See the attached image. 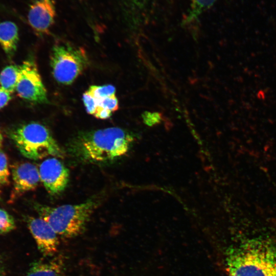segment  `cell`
I'll return each instance as SVG.
<instances>
[{
	"instance_id": "19",
	"label": "cell",
	"mask_w": 276,
	"mask_h": 276,
	"mask_svg": "<svg viewBox=\"0 0 276 276\" xmlns=\"http://www.w3.org/2000/svg\"><path fill=\"white\" fill-rule=\"evenodd\" d=\"M98 106L107 109L112 112L119 108V102L116 95L97 100Z\"/></svg>"
},
{
	"instance_id": "14",
	"label": "cell",
	"mask_w": 276,
	"mask_h": 276,
	"mask_svg": "<svg viewBox=\"0 0 276 276\" xmlns=\"http://www.w3.org/2000/svg\"><path fill=\"white\" fill-rule=\"evenodd\" d=\"M217 0H190V8L186 22H191L196 19L206 10L211 7Z\"/></svg>"
},
{
	"instance_id": "1",
	"label": "cell",
	"mask_w": 276,
	"mask_h": 276,
	"mask_svg": "<svg viewBox=\"0 0 276 276\" xmlns=\"http://www.w3.org/2000/svg\"><path fill=\"white\" fill-rule=\"evenodd\" d=\"M132 133L112 127L79 133L68 145V152L84 163L105 164L124 155L134 141Z\"/></svg>"
},
{
	"instance_id": "7",
	"label": "cell",
	"mask_w": 276,
	"mask_h": 276,
	"mask_svg": "<svg viewBox=\"0 0 276 276\" xmlns=\"http://www.w3.org/2000/svg\"><path fill=\"white\" fill-rule=\"evenodd\" d=\"M40 179L51 195L61 193L69 180V171L64 164L55 157L43 160L39 169Z\"/></svg>"
},
{
	"instance_id": "26",
	"label": "cell",
	"mask_w": 276,
	"mask_h": 276,
	"mask_svg": "<svg viewBox=\"0 0 276 276\" xmlns=\"http://www.w3.org/2000/svg\"><path fill=\"white\" fill-rule=\"evenodd\" d=\"M3 141V137L1 133L0 132V147L2 146Z\"/></svg>"
},
{
	"instance_id": "25",
	"label": "cell",
	"mask_w": 276,
	"mask_h": 276,
	"mask_svg": "<svg viewBox=\"0 0 276 276\" xmlns=\"http://www.w3.org/2000/svg\"><path fill=\"white\" fill-rule=\"evenodd\" d=\"M2 273H3L2 265L1 260L0 259V276H2Z\"/></svg>"
},
{
	"instance_id": "21",
	"label": "cell",
	"mask_w": 276,
	"mask_h": 276,
	"mask_svg": "<svg viewBox=\"0 0 276 276\" xmlns=\"http://www.w3.org/2000/svg\"><path fill=\"white\" fill-rule=\"evenodd\" d=\"M142 116L144 123L150 126L158 124L162 120V114L156 112L145 111Z\"/></svg>"
},
{
	"instance_id": "8",
	"label": "cell",
	"mask_w": 276,
	"mask_h": 276,
	"mask_svg": "<svg viewBox=\"0 0 276 276\" xmlns=\"http://www.w3.org/2000/svg\"><path fill=\"white\" fill-rule=\"evenodd\" d=\"M28 228L34 239L39 251L45 257L54 256L59 246L58 234L43 219L29 217Z\"/></svg>"
},
{
	"instance_id": "4",
	"label": "cell",
	"mask_w": 276,
	"mask_h": 276,
	"mask_svg": "<svg viewBox=\"0 0 276 276\" xmlns=\"http://www.w3.org/2000/svg\"><path fill=\"white\" fill-rule=\"evenodd\" d=\"M9 134L19 152L28 158L38 160L50 156H64L49 129L39 123L19 125L11 129Z\"/></svg>"
},
{
	"instance_id": "11",
	"label": "cell",
	"mask_w": 276,
	"mask_h": 276,
	"mask_svg": "<svg viewBox=\"0 0 276 276\" xmlns=\"http://www.w3.org/2000/svg\"><path fill=\"white\" fill-rule=\"evenodd\" d=\"M64 266V260L61 255L47 261H36L31 264L26 276H60Z\"/></svg>"
},
{
	"instance_id": "13",
	"label": "cell",
	"mask_w": 276,
	"mask_h": 276,
	"mask_svg": "<svg viewBox=\"0 0 276 276\" xmlns=\"http://www.w3.org/2000/svg\"><path fill=\"white\" fill-rule=\"evenodd\" d=\"M19 66L10 65L3 69L0 74V84L5 90L12 93L16 89Z\"/></svg>"
},
{
	"instance_id": "18",
	"label": "cell",
	"mask_w": 276,
	"mask_h": 276,
	"mask_svg": "<svg viewBox=\"0 0 276 276\" xmlns=\"http://www.w3.org/2000/svg\"><path fill=\"white\" fill-rule=\"evenodd\" d=\"M9 176L7 155L0 151V185H8L10 183Z\"/></svg>"
},
{
	"instance_id": "3",
	"label": "cell",
	"mask_w": 276,
	"mask_h": 276,
	"mask_svg": "<svg viewBox=\"0 0 276 276\" xmlns=\"http://www.w3.org/2000/svg\"><path fill=\"white\" fill-rule=\"evenodd\" d=\"M99 202V198L95 197L79 204L51 207L37 203L34 208L58 236L72 238L83 233Z\"/></svg>"
},
{
	"instance_id": "12",
	"label": "cell",
	"mask_w": 276,
	"mask_h": 276,
	"mask_svg": "<svg viewBox=\"0 0 276 276\" xmlns=\"http://www.w3.org/2000/svg\"><path fill=\"white\" fill-rule=\"evenodd\" d=\"M18 40V29L14 22H0V44L9 58H11L16 51Z\"/></svg>"
},
{
	"instance_id": "15",
	"label": "cell",
	"mask_w": 276,
	"mask_h": 276,
	"mask_svg": "<svg viewBox=\"0 0 276 276\" xmlns=\"http://www.w3.org/2000/svg\"><path fill=\"white\" fill-rule=\"evenodd\" d=\"M130 14L136 19H141L147 13L153 0H125Z\"/></svg>"
},
{
	"instance_id": "5",
	"label": "cell",
	"mask_w": 276,
	"mask_h": 276,
	"mask_svg": "<svg viewBox=\"0 0 276 276\" xmlns=\"http://www.w3.org/2000/svg\"><path fill=\"white\" fill-rule=\"evenodd\" d=\"M88 58L84 50L68 43L54 45L50 56L52 73L59 83H72L87 66Z\"/></svg>"
},
{
	"instance_id": "20",
	"label": "cell",
	"mask_w": 276,
	"mask_h": 276,
	"mask_svg": "<svg viewBox=\"0 0 276 276\" xmlns=\"http://www.w3.org/2000/svg\"><path fill=\"white\" fill-rule=\"evenodd\" d=\"M82 100L87 112L94 115L98 107L97 100L86 91L83 94Z\"/></svg>"
},
{
	"instance_id": "17",
	"label": "cell",
	"mask_w": 276,
	"mask_h": 276,
	"mask_svg": "<svg viewBox=\"0 0 276 276\" xmlns=\"http://www.w3.org/2000/svg\"><path fill=\"white\" fill-rule=\"evenodd\" d=\"M15 227L13 217L5 210L0 209V235L7 234L14 229Z\"/></svg>"
},
{
	"instance_id": "10",
	"label": "cell",
	"mask_w": 276,
	"mask_h": 276,
	"mask_svg": "<svg viewBox=\"0 0 276 276\" xmlns=\"http://www.w3.org/2000/svg\"><path fill=\"white\" fill-rule=\"evenodd\" d=\"M13 189L12 199L28 191L35 190L40 179L39 170L29 162H19L11 166Z\"/></svg>"
},
{
	"instance_id": "2",
	"label": "cell",
	"mask_w": 276,
	"mask_h": 276,
	"mask_svg": "<svg viewBox=\"0 0 276 276\" xmlns=\"http://www.w3.org/2000/svg\"><path fill=\"white\" fill-rule=\"evenodd\" d=\"M225 264L228 276H276V246L264 239L243 240L227 249Z\"/></svg>"
},
{
	"instance_id": "16",
	"label": "cell",
	"mask_w": 276,
	"mask_h": 276,
	"mask_svg": "<svg viewBox=\"0 0 276 276\" xmlns=\"http://www.w3.org/2000/svg\"><path fill=\"white\" fill-rule=\"evenodd\" d=\"M87 91L95 99L99 100L115 95L116 88L111 84L101 86L93 85L89 87Z\"/></svg>"
},
{
	"instance_id": "6",
	"label": "cell",
	"mask_w": 276,
	"mask_h": 276,
	"mask_svg": "<svg viewBox=\"0 0 276 276\" xmlns=\"http://www.w3.org/2000/svg\"><path fill=\"white\" fill-rule=\"evenodd\" d=\"M16 90L26 100L38 103L47 102V90L34 61L27 60L19 66Z\"/></svg>"
},
{
	"instance_id": "24",
	"label": "cell",
	"mask_w": 276,
	"mask_h": 276,
	"mask_svg": "<svg viewBox=\"0 0 276 276\" xmlns=\"http://www.w3.org/2000/svg\"><path fill=\"white\" fill-rule=\"evenodd\" d=\"M0 11L6 12V13H13L11 10H10V9H8L7 7H5V6L3 5L1 3H0Z\"/></svg>"
},
{
	"instance_id": "27",
	"label": "cell",
	"mask_w": 276,
	"mask_h": 276,
	"mask_svg": "<svg viewBox=\"0 0 276 276\" xmlns=\"http://www.w3.org/2000/svg\"><path fill=\"white\" fill-rule=\"evenodd\" d=\"M1 197H0V200H1Z\"/></svg>"
},
{
	"instance_id": "23",
	"label": "cell",
	"mask_w": 276,
	"mask_h": 276,
	"mask_svg": "<svg viewBox=\"0 0 276 276\" xmlns=\"http://www.w3.org/2000/svg\"><path fill=\"white\" fill-rule=\"evenodd\" d=\"M10 93L0 87V109L5 106L11 99Z\"/></svg>"
},
{
	"instance_id": "22",
	"label": "cell",
	"mask_w": 276,
	"mask_h": 276,
	"mask_svg": "<svg viewBox=\"0 0 276 276\" xmlns=\"http://www.w3.org/2000/svg\"><path fill=\"white\" fill-rule=\"evenodd\" d=\"M112 113L111 111L98 106L94 116L97 119L104 120L110 118Z\"/></svg>"
},
{
	"instance_id": "9",
	"label": "cell",
	"mask_w": 276,
	"mask_h": 276,
	"mask_svg": "<svg viewBox=\"0 0 276 276\" xmlns=\"http://www.w3.org/2000/svg\"><path fill=\"white\" fill-rule=\"evenodd\" d=\"M56 14L53 0H33L28 12V21L36 33L45 34L54 24Z\"/></svg>"
}]
</instances>
